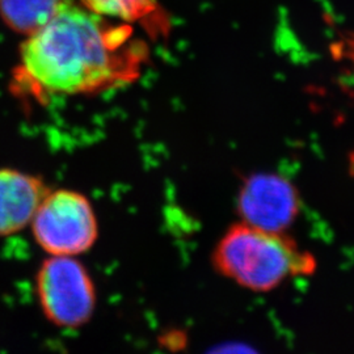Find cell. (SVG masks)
Segmentation results:
<instances>
[{
	"instance_id": "6da1fadb",
	"label": "cell",
	"mask_w": 354,
	"mask_h": 354,
	"mask_svg": "<svg viewBox=\"0 0 354 354\" xmlns=\"http://www.w3.org/2000/svg\"><path fill=\"white\" fill-rule=\"evenodd\" d=\"M146 58L131 26L64 0L21 45L16 80L36 96L91 95L133 82Z\"/></svg>"
},
{
	"instance_id": "7a4b0ae2",
	"label": "cell",
	"mask_w": 354,
	"mask_h": 354,
	"mask_svg": "<svg viewBox=\"0 0 354 354\" xmlns=\"http://www.w3.org/2000/svg\"><path fill=\"white\" fill-rule=\"evenodd\" d=\"M215 270L225 279L254 292H269L286 281L317 270V259L286 232H273L235 223L213 252Z\"/></svg>"
},
{
	"instance_id": "3957f363",
	"label": "cell",
	"mask_w": 354,
	"mask_h": 354,
	"mask_svg": "<svg viewBox=\"0 0 354 354\" xmlns=\"http://www.w3.org/2000/svg\"><path fill=\"white\" fill-rule=\"evenodd\" d=\"M38 245L49 256L88 252L97 241V216L88 198L75 190L59 189L44 197L30 222Z\"/></svg>"
},
{
	"instance_id": "277c9868",
	"label": "cell",
	"mask_w": 354,
	"mask_h": 354,
	"mask_svg": "<svg viewBox=\"0 0 354 354\" xmlns=\"http://www.w3.org/2000/svg\"><path fill=\"white\" fill-rule=\"evenodd\" d=\"M38 302L46 319L59 328L87 324L96 308V289L88 270L73 256H49L38 269Z\"/></svg>"
},
{
	"instance_id": "5b68a950",
	"label": "cell",
	"mask_w": 354,
	"mask_h": 354,
	"mask_svg": "<svg viewBox=\"0 0 354 354\" xmlns=\"http://www.w3.org/2000/svg\"><path fill=\"white\" fill-rule=\"evenodd\" d=\"M302 209L298 188L288 177L257 172L244 178L236 197L241 222L273 232H286Z\"/></svg>"
},
{
	"instance_id": "8992f818",
	"label": "cell",
	"mask_w": 354,
	"mask_h": 354,
	"mask_svg": "<svg viewBox=\"0 0 354 354\" xmlns=\"http://www.w3.org/2000/svg\"><path fill=\"white\" fill-rule=\"evenodd\" d=\"M48 192L39 177L13 168H0V238L30 226Z\"/></svg>"
},
{
	"instance_id": "52a82bcc",
	"label": "cell",
	"mask_w": 354,
	"mask_h": 354,
	"mask_svg": "<svg viewBox=\"0 0 354 354\" xmlns=\"http://www.w3.org/2000/svg\"><path fill=\"white\" fill-rule=\"evenodd\" d=\"M92 12L137 23L150 36H162L168 30V19L156 0H80Z\"/></svg>"
},
{
	"instance_id": "ba28073f",
	"label": "cell",
	"mask_w": 354,
	"mask_h": 354,
	"mask_svg": "<svg viewBox=\"0 0 354 354\" xmlns=\"http://www.w3.org/2000/svg\"><path fill=\"white\" fill-rule=\"evenodd\" d=\"M64 0H0V16L15 32L29 36L45 26Z\"/></svg>"
},
{
	"instance_id": "9c48e42d",
	"label": "cell",
	"mask_w": 354,
	"mask_h": 354,
	"mask_svg": "<svg viewBox=\"0 0 354 354\" xmlns=\"http://www.w3.org/2000/svg\"><path fill=\"white\" fill-rule=\"evenodd\" d=\"M344 53H345V57H346L348 59H351V62L353 64L354 67V32L349 37L345 39Z\"/></svg>"
}]
</instances>
